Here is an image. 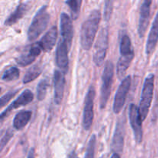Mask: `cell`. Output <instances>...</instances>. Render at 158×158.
Segmentation results:
<instances>
[{"mask_svg": "<svg viewBox=\"0 0 158 158\" xmlns=\"http://www.w3.org/2000/svg\"><path fill=\"white\" fill-rule=\"evenodd\" d=\"M114 76V65L112 61L108 60L105 63L102 74V85L100 89V109L103 110L106 106L110 96Z\"/></svg>", "mask_w": 158, "mask_h": 158, "instance_id": "obj_4", "label": "cell"}, {"mask_svg": "<svg viewBox=\"0 0 158 158\" xmlns=\"http://www.w3.org/2000/svg\"><path fill=\"white\" fill-rule=\"evenodd\" d=\"M120 57L117 63V73L118 78L123 80L127 70L134 57V50L129 35L124 34L121 37L120 43Z\"/></svg>", "mask_w": 158, "mask_h": 158, "instance_id": "obj_2", "label": "cell"}, {"mask_svg": "<svg viewBox=\"0 0 158 158\" xmlns=\"http://www.w3.org/2000/svg\"><path fill=\"white\" fill-rule=\"evenodd\" d=\"M60 32L63 40L70 49L73 37V26L72 19L66 12H62L60 15Z\"/></svg>", "mask_w": 158, "mask_h": 158, "instance_id": "obj_14", "label": "cell"}, {"mask_svg": "<svg viewBox=\"0 0 158 158\" xmlns=\"http://www.w3.org/2000/svg\"><path fill=\"white\" fill-rule=\"evenodd\" d=\"M109 46V30L108 27L102 28L94 46V62L97 66H101L104 63Z\"/></svg>", "mask_w": 158, "mask_h": 158, "instance_id": "obj_6", "label": "cell"}, {"mask_svg": "<svg viewBox=\"0 0 158 158\" xmlns=\"http://www.w3.org/2000/svg\"><path fill=\"white\" fill-rule=\"evenodd\" d=\"M96 146H97V136L95 134H93L88 143L85 158H94Z\"/></svg>", "mask_w": 158, "mask_h": 158, "instance_id": "obj_25", "label": "cell"}, {"mask_svg": "<svg viewBox=\"0 0 158 158\" xmlns=\"http://www.w3.org/2000/svg\"><path fill=\"white\" fill-rule=\"evenodd\" d=\"M154 89V75L151 73L145 78L142 89L141 99H140L139 111L142 121L147 118L153 100Z\"/></svg>", "mask_w": 158, "mask_h": 158, "instance_id": "obj_5", "label": "cell"}, {"mask_svg": "<svg viewBox=\"0 0 158 158\" xmlns=\"http://www.w3.org/2000/svg\"><path fill=\"white\" fill-rule=\"evenodd\" d=\"M65 3L69 6L72 19L77 20L80 15V9H81V0H69L65 2Z\"/></svg>", "mask_w": 158, "mask_h": 158, "instance_id": "obj_22", "label": "cell"}, {"mask_svg": "<svg viewBox=\"0 0 158 158\" xmlns=\"http://www.w3.org/2000/svg\"><path fill=\"white\" fill-rule=\"evenodd\" d=\"M131 76H127L122 80L121 83L119 86L114 102V112L116 114H119L124 106L128 92H129L130 88H131Z\"/></svg>", "mask_w": 158, "mask_h": 158, "instance_id": "obj_8", "label": "cell"}, {"mask_svg": "<svg viewBox=\"0 0 158 158\" xmlns=\"http://www.w3.org/2000/svg\"><path fill=\"white\" fill-rule=\"evenodd\" d=\"M28 10V5L26 3H20L13 12L9 15L5 21V26H12L21 19Z\"/></svg>", "mask_w": 158, "mask_h": 158, "instance_id": "obj_19", "label": "cell"}, {"mask_svg": "<svg viewBox=\"0 0 158 158\" xmlns=\"http://www.w3.org/2000/svg\"><path fill=\"white\" fill-rule=\"evenodd\" d=\"M96 97V89L94 86H90L85 98L84 109L83 116V127L85 131H89L94 121V99Z\"/></svg>", "mask_w": 158, "mask_h": 158, "instance_id": "obj_7", "label": "cell"}, {"mask_svg": "<svg viewBox=\"0 0 158 158\" xmlns=\"http://www.w3.org/2000/svg\"><path fill=\"white\" fill-rule=\"evenodd\" d=\"M49 18L50 15L48 12L47 6H43L35 13L28 29L27 38L29 42L36 40L43 31H45L49 24Z\"/></svg>", "mask_w": 158, "mask_h": 158, "instance_id": "obj_3", "label": "cell"}, {"mask_svg": "<svg viewBox=\"0 0 158 158\" xmlns=\"http://www.w3.org/2000/svg\"><path fill=\"white\" fill-rule=\"evenodd\" d=\"M152 1L145 0L142 3L140 11V18L138 24V34L140 38H143L146 33L151 14V6Z\"/></svg>", "mask_w": 158, "mask_h": 158, "instance_id": "obj_16", "label": "cell"}, {"mask_svg": "<svg viewBox=\"0 0 158 158\" xmlns=\"http://www.w3.org/2000/svg\"><path fill=\"white\" fill-rule=\"evenodd\" d=\"M17 92H18L17 89L16 90H12L7 93V94H6L4 96H2V97L0 98V105H1V107H3L4 106H6V105L9 103V100L15 97V94H17Z\"/></svg>", "mask_w": 158, "mask_h": 158, "instance_id": "obj_27", "label": "cell"}, {"mask_svg": "<svg viewBox=\"0 0 158 158\" xmlns=\"http://www.w3.org/2000/svg\"><path fill=\"white\" fill-rule=\"evenodd\" d=\"M129 118L131 127L134 131V138L137 143L140 144L143 140V130L142 120L140 116L139 107L134 103H131L129 107Z\"/></svg>", "mask_w": 158, "mask_h": 158, "instance_id": "obj_9", "label": "cell"}, {"mask_svg": "<svg viewBox=\"0 0 158 158\" xmlns=\"http://www.w3.org/2000/svg\"><path fill=\"white\" fill-rule=\"evenodd\" d=\"M19 73L20 71L18 68L15 66H12V67L6 69V71L3 73L2 80L6 82L13 81L19 77Z\"/></svg>", "mask_w": 158, "mask_h": 158, "instance_id": "obj_23", "label": "cell"}, {"mask_svg": "<svg viewBox=\"0 0 158 158\" xmlns=\"http://www.w3.org/2000/svg\"><path fill=\"white\" fill-rule=\"evenodd\" d=\"M101 19V12L98 9L93 10L86 20L83 23L80 29V40L81 47L84 50L91 49L95 40Z\"/></svg>", "mask_w": 158, "mask_h": 158, "instance_id": "obj_1", "label": "cell"}, {"mask_svg": "<svg viewBox=\"0 0 158 158\" xmlns=\"http://www.w3.org/2000/svg\"><path fill=\"white\" fill-rule=\"evenodd\" d=\"M27 158H35V150H34L33 148L30 149L29 154H28Z\"/></svg>", "mask_w": 158, "mask_h": 158, "instance_id": "obj_29", "label": "cell"}, {"mask_svg": "<svg viewBox=\"0 0 158 158\" xmlns=\"http://www.w3.org/2000/svg\"><path fill=\"white\" fill-rule=\"evenodd\" d=\"M158 42V12L153 22L148 41L146 45V53L148 56L151 55L155 49Z\"/></svg>", "mask_w": 158, "mask_h": 158, "instance_id": "obj_18", "label": "cell"}, {"mask_svg": "<svg viewBox=\"0 0 158 158\" xmlns=\"http://www.w3.org/2000/svg\"><path fill=\"white\" fill-rule=\"evenodd\" d=\"M32 117V111L21 110L15 114L13 119V127L15 130H23L30 120Z\"/></svg>", "mask_w": 158, "mask_h": 158, "instance_id": "obj_20", "label": "cell"}, {"mask_svg": "<svg viewBox=\"0 0 158 158\" xmlns=\"http://www.w3.org/2000/svg\"><path fill=\"white\" fill-rule=\"evenodd\" d=\"M58 35V30L56 26H53L38 42V45L44 52H49L56 45Z\"/></svg>", "mask_w": 158, "mask_h": 158, "instance_id": "obj_17", "label": "cell"}, {"mask_svg": "<svg viewBox=\"0 0 158 158\" xmlns=\"http://www.w3.org/2000/svg\"><path fill=\"white\" fill-rule=\"evenodd\" d=\"M42 51L43 50L37 43L35 44L29 46L23 49L20 55L15 59L17 64L23 67L29 66L35 61L36 57L41 53Z\"/></svg>", "mask_w": 158, "mask_h": 158, "instance_id": "obj_10", "label": "cell"}, {"mask_svg": "<svg viewBox=\"0 0 158 158\" xmlns=\"http://www.w3.org/2000/svg\"><path fill=\"white\" fill-rule=\"evenodd\" d=\"M12 136H13V131L12 130H8L6 132L5 135L2 137L1 139V144H0V148H1V151H2L3 148H5L6 144L8 143V142L10 140V139L12 138Z\"/></svg>", "mask_w": 158, "mask_h": 158, "instance_id": "obj_28", "label": "cell"}, {"mask_svg": "<svg viewBox=\"0 0 158 158\" xmlns=\"http://www.w3.org/2000/svg\"><path fill=\"white\" fill-rule=\"evenodd\" d=\"M48 87H49V81H48L47 79H43L38 83V86H37L36 89V96L37 99L40 101H42V100H43L46 98Z\"/></svg>", "mask_w": 158, "mask_h": 158, "instance_id": "obj_24", "label": "cell"}, {"mask_svg": "<svg viewBox=\"0 0 158 158\" xmlns=\"http://www.w3.org/2000/svg\"><path fill=\"white\" fill-rule=\"evenodd\" d=\"M113 7H114V1H106L105 2L104 7V19L105 21L108 22L110 19L111 15L113 12Z\"/></svg>", "mask_w": 158, "mask_h": 158, "instance_id": "obj_26", "label": "cell"}, {"mask_svg": "<svg viewBox=\"0 0 158 158\" xmlns=\"http://www.w3.org/2000/svg\"><path fill=\"white\" fill-rule=\"evenodd\" d=\"M110 158H120V154H117V153H114Z\"/></svg>", "mask_w": 158, "mask_h": 158, "instance_id": "obj_31", "label": "cell"}, {"mask_svg": "<svg viewBox=\"0 0 158 158\" xmlns=\"http://www.w3.org/2000/svg\"><path fill=\"white\" fill-rule=\"evenodd\" d=\"M54 84V101L57 105H60L63 101V95H64L65 86H66V79L65 74L62 71H54L53 76Z\"/></svg>", "mask_w": 158, "mask_h": 158, "instance_id": "obj_15", "label": "cell"}, {"mask_svg": "<svg viewBox=\"0 0 158 158\" xmlns=\"http://www.w3.org/2000/svg\"><path fill=\"white\" fill-rule=\"evenodd\" d=\"M125 118L124 117H122L119 119L116 125V129L114 131V137H113L112 148L113 151L117 154H121L123 152V145H124V135H125Z\"/></svg>", "mask_w": 158, "mask_h": 158, "instance_id": "obj_11", "label": "cell"}, {"mask_svg": "<svg viewBox=\"0 0 158 158\" xmlns=\"http://www.w3.org/2000/svg\"><path fill=\"white\" fill-rule=\"evenodd\" d=\"M42 72H43V68L40 66V64H35L34 66H31L28 69L27 72L26 73L24 77H23V83L26 84V83H29L30 82L33 81L37 77H40Z\"/></svg>", "mask_w": 158, "mask_h": 158, "instance_id": "obj_21", "label": "cell"}, {"mask_svg": "<svg viewBox=\"0 0 158 158\" xmlns=\"http://www.w3.org/2000/svg\"><path fill=\"white\" fill-rule=\"evenodd\" d=\"M68 158H79L78 156H77V153H76L75 151H72V152L70 153V154L69 155V157Z\"/></svg>", "mask_w": 158, "mask_h": 158, "instance_id": "obj_30", "label": "cell"}, {"mask_svg": "<svg viewBox=\"0 0 158 158\" xmlns=\"http://www.w3.org/2000/svg\"><path fill=\"white\" fill-rule=\"evenodd\" d=\"M34 95L33 93L29 89H25L18 97H17L16 100H14L4 111H2L0 115V118L1 120H2L3 119L6 118L11 112H12L13 110L17 109V108L20 107V106H26V105L29 104V103L33 100Z\"/></svg>", "mask_w": 158, "mask_h": 158, "instance_id": "obj_13", "label": "cell"}, {"mask_svg": "<svg viewBox=\"0 0 158 158\" xmlns=\"http://www.w3.org/2000/svg\"><path fill=\"white\" fill-rule=\"evenodd\" d=\"M69 47L64 40L60 39L58 42L56 51V63L64 74H66L69 69Z\"/></svg>", "mask_w": 158, "mask_h": 158, "instance_id": "obj_12", "label": "cell"}]
</instances>
